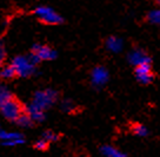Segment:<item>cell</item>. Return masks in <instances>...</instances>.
<instances>
[{
    "label": "cell",
    "mask_w": 160,
    "mask_h": 157,
    "mask_svg": "<svg viewBox=\"0 0 160 157\" xmlns=\"http://www.w3.org/2000/svg\"><path fill=\"white\" fill-rule=\"evenodd\" d=\"M0 142L5 147H17L25 143V137L20 132L6 131L0 129Z\"/></svg>",
    "instance_id": "8992f818"
},
{
    "label": "cell",
    "mask_w": 160,
    "mask_h": 157,
    "mask_svg": "<svg viewBox=\"0 0 160 157\" xmlns=\"http://www.w3.org/2000/svg\"><path fill=\"white\" fill-rule=\"evenodd\" d=\"M17 125H19L20 128H32L33 127V124H34V122L32 121V118H31L26 112L24 113H21L19 116V118L14 122Z\"/></svg>",
    "instance_id": "9a60e30c"
},
{
    "label": "cell",
    "mask_w": 160,
    "mask_h": 157,
    "mask_svg": "<svg viewBox=\"0 0 160 157\" xmlns=\"http://www.w3.org/2000/svg\"><path fill=\"white\" fill-rule=\"evenodd\" d=\"M60 109L66 113H73L77 110V105L72 99H62L60 103Z\"/></svg>",
    "instance_id": "e0dca14e"
},
{
    "label": "cell",
    "mask_w": 160,
    "mask_h": 157,
    "mask_svg": "<svg viewBox=\"0 0 160 157\" xmlns=\"http://www.w3.org/2000/svg\"><path fill=\"white\" fill-rule=\"evenodd\" d=\"M6 59V50L5 46L2 44V41L0 40V67L4 65V61Z\"/></svg>",
    "instance_id": "44dd1931"
},
{
    "label": "cell",
    "mask_w": 160,
    "mask_h": 157,
    "mask_svg": "<svg viewBox=\"0 0 160 157\" xmlns=\"http://www.w3.org/2000/svg\"><path fill=\"white\" fill-rule=\"evenodd\" d=\"M134 75L137 81L142 85L151 84L154 79V75L152 71V65L151 64H142V65L135 66Z\"/></svg>",
    "instance_id": "ba28073f"
},
{
    "label": "cell",
    "mask_w": 160,
    "mask_h": 157,
    "mask_svg": "<svg viewBox=\"0 0 160 157\" xmlns=\"http://www.w3.org/2000/svg\"><path fill=\"white\" fill-rule=\"evenodd\" d=\"M12 97H13V95H12V91L10 90V87L6 84H4L2 81H0V104L8 101Z\"/></svg>",
    "instance_id": "ac0fdd59"
},
{
    "label": "cell",
    "mask_w": 160,
    "mask_h": 157,
    "mask_svg": "<svg viewBox=\"0 0 160 157\" xmlns=\"http://www.w3.org/2000/svg\"><path fill=\"white\" fill-rule=\"evenodd\" d=\"M105 46L107 51H110L111 53H119L124 49V40L119 37L111 36L106 39Z\"/></svg>",
    "instance_id": "30bf717a"
},
{
    "label": "cell",
    "mask_w": 160,
    "mask_h": 157,
    "mask_svg": "<svg viewBox=\"0 0 160 157\" xmlns=\"http://www.w3.org/2000/svg\"><path fill=\"white\" fill-rule=\"evenodd\" d=\"M127 60L131 65L139 66L142 64H151V57L141 49H134L128 52L127 55Z\"/></svg>",
    "instance_id": "9c48e42d"
},
{
    "label": "cell",
    "mask_w": 160,
    "mask_h": 157,
    "mask_svg": "<svg viewBox=\"0 0 160 157\" xmlns=\"http://www.w3.org/2000/svg\"><path fill=\"white\" fill-rule=\"evenodd\" d=\"M100 154L104 157H126V155L121 150L117 149L113 145H110V144L101 145L100 147Z\"/></svg>",
    "instance_id": "7c38bea8"
},
{
    "label": "cell",
    "mask_w": 160,
    "mask_h": 157,
    "mask_svg": "<svg viewBox=\"0 0 160 157\" xmlns=\"http://www.w3.org/2000/svg\"><path fill=\"white\" fill-rule=\"evenodd\" d=\"M79 157H86V156H79Z\"/></svg>",
    "instance_id": "603a6c76"
},
{
    "label": "cell",
    "mask_w": 160,
    "mask_h": 157,
    "mask_svg": "<svg viewBox=\"0 0 160 157\" xmlns=\"http://www.w3.org/2000/svg\"><path fill=\"white\" fill-rule=\"evenodd\" d=\"M131 130H132V132L134 133L135 136L138 137H146L148 136V133H150L148 129L141 123H134L131 128Z\"/></svg>",
    "instance_id": "2e32d148"
},
{
    "label": "cell",
    "mask_w": 160,
    "mask_h": 157,
    "mask_svg": "<svg viewBox=\"0 0 160 157\" xmlns=\"http://www.w3.org/2000/svg\"><path fill=\"white\" fill-rule=\"evenodd\" d=\"M25 112L32 118V121L34 123H41V122L45 121V111L39 109L38 107H35L32 103L25 107Z\"/></svg>",
    "instance_id": "8fae6325"
},
{
    "label": "cell",
    "mask_w": 160,
    "mask_h": 157,
    "mask_svg": "<svg viewBox=\"0 0 160 157\" xmlns=\"http://www.w3.org/2000/svg\"><path fill=\"white\" fill-rule=\"evenodd\" d=\"M58 99V92L52 89H44V90H38L34 92L33 98H32V104L38 107L41 110H48L50 107L54 105V103Z\"/></svg>",
    "instance_id": "7a4b0ae2"
},
{
    "label": "cell",
    "mask_w": 160,
    "mask_h": 157,
    "mask_svg": "<svg viewBox=\"0 0 160 157\" xmlns=\"http://www.w3.org/2000/svg\"><path fill=\"white\" fill-rule=\"evenodd\" d=\"M31 56L39 64L41 61H51L57 58V51L46 44H34L31 49Z\"/></svg>",
    "instance_id": "5b68a950"
},
{
    "label": "cell",
    "mask_w": 160,
    "mask_h": 157,
    "mask_svg": "<svg viewBox=\"0 0 160 157\" xmlns=\"http://www.w3.org/2000/svg\"><path fill=\"white\" fill-rule=\"evenodd\" d=\"M153 1H154L155 5L158 6V7H160V0H153Z\"/></svg>",
    "instance_id": "7402d4cb"
},
{
    "label": "cell",
    "mask_w": 160,
    "mask_h": 157,
    "mask_svg": "<svg viewBox=\"0 0 160 157\" xmlns=\"http://www.w3.org/2000/svg\"><path fill=\"white\" fill-rule=\"evenodd\" d=\"M35 18L45 25H59L62 23V17L58 11L47 5H40L34 10Z\"/></svg>",
    "instance_id": "3957f363"
},
{
    "label": "cell",
    "mask_w": 160,
    "mask_h": 157,
    "mask_svg": "<svg viewBox=\"0 0 160 157\" xmlns=\"http://www.w3.org/2000/svg\"><path fill=\"white\" fill-rule=\"evenodd\" d=\"M24 112H25L24 105L18 99H15L14 97H12L8 101L0 104V113L7 121L15 122L19 118L20 115Z\"/></svg>",
    "instance_id": "277c9868"
},
{
    "label": "cell",
    "mask_w": 160,
    "mask_h": 157,
    "mask_svg": "<svg viewBox=\"0 0 160 157\" xmlns=\"http://www.w3.org/2000/svg\"><path fill=\"white\" fill-rule=\"evenodd\" d=\"M108 79H110V72L105 66H95L91 71V83L95 89L105 86Z\"/></svg>",
    "instance_id": "52a82bcc"
},
{
    "label": "cell",
    "mask_w": 160,
    "mask_h": 157,
    "mask_svg": "<svg viewBox=\"0 0 160 157\" xmlns=\"http://www.w3.org/2000/svg\"><path fill=\"white\" fill-rule=\"evenodd\" d=\"M42 138H45L46 141H48L50 143L52 142H57L58 139L60 138V136L57 133V132L52 131V130H46V131L42 132V135H41Z\"/></svg>",
    "instance_id": "d6986e66"
},
{
    "label": "cell",
    "mask_w": 160,
    "mask_h": 157,
    "mask_svg": "<svg viewBox=\"0 0 160 157\" xmlns=\"http://www.w3.org/2000/svg\"><path fill=\"white\" fill-rule=\"evenodd\" d=\"M147 21L155 26H160V7H155L148 11L147 13Z\"/></svg>",
    "instance_id": "5bb4252c"
},
{
    "label": "cell",
    "mask_w": 160,
    "mask_h": 157,
    "mask_svg": "<svg viewBox=\"0 0 160 157\" xmlns=\"http://www.w3.org/2000/svg\"><path fill=\"white\" fill-rule=\"evenodd\" d=\"M48 147H50V142L46 141L45 138H42V137L39 138L38 141H35L34 143V148L39 151H45V150L48 149Z\"/></svg>",
    "instance_id": "ffe728a7"
},
{
    "label": "cell",
    "mask_w": 160,
    "mask_h": 157,
    "mask_svg": "<svg viewBox=\"0 0 160 157\" xmlns=\"http://www.w3.org/2000/svg\"><path fill=\"white\" fill-rule=\"evenodd\" d=\"M14 77H17V75H15L13 66L11 65V64L2 65L0 67V79H2V81H11Z\"/></svg>",
    "instance_id": "4fadbf2b"
},
{
    "label": "cell",
    "mask_w": 160,
    "mask_h": 157,
    "mask_svg": "<svg viewBox=\"0 0 160 157\" xmlns=\"http://www.w3.org/2000/svg\"><path fill=\"white\" fill-rule=\"evenodd\" d=\"M11 65L13 66L15 71V75L20 78H28V77L33 76L37 71V65L38 63L34 60V58L31 55H19L15 56L12 61Z\"/></svg>",
    "instance_id": "6da1fadb"
}]
</instances>
